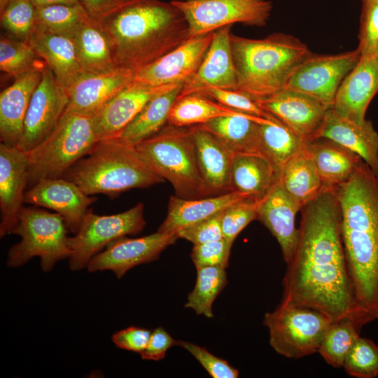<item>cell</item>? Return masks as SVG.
I'll use <instances>...</instances> for the list:
<instances>
[{"label": "cell", "instance_id": "cell-55", "mask_svg": "<svg viewBox=\"0 0 378 378\" xmlns=\"http://www.w3.org/2000/svg\"><path fill=\"white\" fill-rule=\"evenodd\" d=\"M375 59H377V62H378V52L376 54V55L374 56Z\"/></svg>", "mask_w": 378, "mask_h": 378}, {"label": "cell", "instance_id": "cell-18", "mask_svg": "<svg viewBox=\"0 0 378 378\" xmlns=\"http://www.w3.org/2000/svg\"><path fill=\"white\" fill-rule=\"evenodd\" d=\"M181 85L150 86L132 81L92 116L98 141L118 136L152 99Z\"/></svg>", "mask_w": 378, "mask_h": 378}, {"label": "cell", "instance_id": "cell-43", "mask_svg": "<svg viewBox=\"0 0 378 378\" xmlns=\"http://www.w3.org/2000/svg\"><path fill=\"white\" fill-rule=\"evenodd\" d=\"M260 202L244 198L232 204L222 212L221 228L224 239L234 243L239 234L251 221L257 219Z\"/></svg>", "mask_w": 378, "mask_h": 378}, {"label": "cell", "instance_id": "cell-30", "mask_svg": "<svg viewBox=\"0 0 378 378\" xmlns=\"http://www.w3.org/2000/svg\"><path fill=\"white\" fill-rule=\"evenodd\" d=\"M276 120L274 117L266 118L242 113L216 118L197 125L214 134L234 154L261 153L260 125L273 124Z\"/></svg>", "mask_w": 378, "mask_h": 378}, {"label": "cell", "instance_id": "cell-39", "mask_svg": "<svg viewBox=\"0 0 378 378\" xmlns=\"http://www.w3.org/2000/svg\"><path fill=\"white\" fill-rule=\"evenodd\" d=\"M88 16L81 5L55 4L38 6L36 7L34 29L72 37Z\"/></svg>", "mask_w": 378, "mask_h": 378}, {"label": "cell", "instance_id": "cell-6", "mask_svg": "<svg viewBox=\"0 0 378 378\" xmlns=\"http://www.w3.org/2000/svg\"><path fill=\"white\" fill-rule=\"evenodd\" d=\"M135 146L153 172L172 184L177 197L192 200L211 195L199 168L190 127L167 124Z\"/></svg>", "mask_w": 378, "mask_h": 378}, {"label": "cell", "instance_id": "cell-47", "mask_svg": "<svg viewBox=\"0 0 378 378\" xmlns=\"http://www.w3.org/2000/svg\"><path fill=\"white\" fill-rule=\"evenodd\" d=\"M178 346L192 354L214 378H237L239 370L231 366L227 361L216 357L205 348L185 341H178Z\"/></svg>", "mask_w": 378, "mask_h": 378}, {"label": "cell", "instance_id": "cell-3", "mask_svg": "<svg viewBox=\"0 0 378 378\" xmlns=\"http://www.w3.org/2000/svg\"><path fill=\"white\" fill-rule=\"evenodd\" d=\"M100 22L111 41L116 66L134 71L190 38L183 13L171 1L131 4Z\"/></svg>", "mask_w": 378, "mask_h": 378}, {"label": "cell", "instance_id": "cell-17", "mask_svg": "<svg viewBox=\"0 0 378 378\" xmlns=\"http://www.w3.org/2000/svg\"><path fill=\"white\" fill-rule=\"evenodd\" d=\"M255 102L304 141L313 136L331 107L307 94L288 89Z\"/></svg>", "mask_w": 378, "mask_h": 378}, {"label": "cell", "instance_id": "cell-28", "mask_svg": "<svg viewBox=\"0 0 378 378\" xmlns=\"http://www.w3.org/2000/svg\"><path fill=\"white\" fill-rule=\"evenodd\" d=\"M304 150L314 164L326 188H334L347 181L364 162L353 151L323 137L305 141Z\"/></svg>", "mask_w": 378, "mask_h": 378}, {"label": "cell", "instance_id": "cell-8", "mask_svg": "<svg viewBox=\"0 0 378 378\" xmlns=\"http://www.w3.org/2000/svg\"><path fill=\"white\" fill-rule=\"evenodd\" d=\"M68 231L59 214L24 206L12 231L21 237V241L10 248L7 265L18 267L37 256L42 270L49 272L56 262L70 256Z\"/></svg>", "mask_w": 378, "mask_h": 378}, {"label": "cell", "instance_id": "cell-11", "mask_svg": "<svg viewBox=\"0 0 378 378\" xmlns=\"http://www.w3.org/2000/svg\"><path fill=\"white\" fill-rule=\"evenodd\" d=\"M184 15L190 38L235 23L263 27L270 20L272 4L270 0H172Z\"/></svg>", "mask_w": 378, "mask_h": 378}, {"label": "cell", "instance_id": "cell-2", "mask_svg": "<svg viewBox=\"0 0 378 378\" xmlns=\"http://www.w3.org/2000/svg\"><path fill=\"white\" fill-rule=\"evenodd\" d=\"M341 209L347 268L360 312L378 319V172L363 162L346 182L332 188Z\"/></svg>", "mask_w": 378, "mask_h": 378}, {"label": "cell", "instance_id": "cell-19", "mask_svg": "<svg viewBox=\"0 0 378 378\" xmlns=\"http://www.w3.org/2000/svg\"><path fill=\"white\" fill-rule=\"evenodd\" d=\"M27 153L17 146L0 144V237L12 234L24 206L27 188Z\"/></svg>", "mask_w": 378, "mask_h": 378}, {"label": "cell", "instance_id": "cell-24", "mask_svg": "<svg viewBox=\"0 0 378 378\" xmlns=\"http://www.w3.org/2000/svg\"><path fill=\"white\" fill-rule=\"evenodd\" d=\"M318 137L330 139L353 151L378 172V132L370 120L357 123L338 115L330 107L312 138Z\"/></svg>", "mask_w": 378, "mask_h": 378}, {"label": "cell", "instance_id": "cell-56", "mask_svg": "<svg viewBox=\"0 0 378 378\" xmlns=\"http://www.w3.org/2000/svg\"><path fill=\"white\" fill-rule=\"evenodd\" d=\"M361 1H364V0H361Z\"/></svg>", "mask_w": 378, "mask_h": 378}, {"label": "cell", "instance_id": "cell-7", "mask_svg": "<svg viewBox=\"0 0 378 378\" xmlns=\"http://www.w3.org/2000/svg\"><path fill=\"white\" fill-rule=\"evenodd\" d=\"M98 141L92 116L66 109L50 135L27 152V190L41 180L63 177Z\"/></svg>", "mask_w": 378, "mask_h": 378}, {"label": "cell", "instance_id": "cell-38", "mask_svg": "<svg viewBox=\"0 0 378 378\" xmlns=\"http://www.w3.org/2000/svg\"><path fill=\"white\" fill-rule=\"evenodd\" d=\"M361 328L350 318L333 321L325 333L318 353L332 367H343L349 351L360 336Z\"/></svg>", "mask_w": 378, "mask_h": 378}, {"label": "cell", "instance_id": "cell-21", "mask_svg": "<svg viewBox=\"0 0 378 378\" xmlns=\"http://www.w3.org/2000/svg\"><path fill=\"white\" fill-rule=\"evenodd\" d=\"M231 27L226 26L215 31L199 69L183 84L178 97L210 86L235 89L237 78L230 44Z\"/></svg>", "mask_w": 378, "mask_h": 378}, {"label": "cell", "instance_id": "cell-15", "mask_svg": "<svg viewBox=\"0 0 378 378\" xmlns=\"http://www.w3.org/2000/svg\"><path fill=\"white\" fill-rule=\"evenodd\" d=\"M215 31L192 37L156 61L134 71L133 81L150 86L183 84L199 69Z\"/></svg>", "mask_w": 378, "mask_h": 378}, {"label": "cell", "instance_id": "cell-32", "mask_svg": "<svg viewBox=\"0 0 378 378\" xmlns=\"http://www.w3.org/2000/svg\"><path fill=\"white\" fill-rule=\"evenodd\" d=\"M71 38L84 73H105L118 67L111 41L100 22L88 16Z\"/></svg>", "mask_w": 378, "mask_h": 378}, {"label": "cell", "instance_id": "cell-13", "mask_svg": "<svg viewBox=\"0 0 378 378\" xmlns=\"http://www.w3.org/2000/svg\"><path fill=\"white\" fill-rule=\"evenodd\" d=\"M69 102L66 88L58 83L46 64L30 100L17 146L27 153L44 141L56 127Z\"/></svg>", "mask_w": 378, "mask_h": 378}, {"label": "cell", "instance_id": "cell-53", "mask_svg": "<svg viewBox=\"0 0 378 378\" xmlns=\"http://www.w3.org/2000/svg\"><path fill=\"white\" fill-rule=\"evenodd\" d=\"M11 0H0V13H2L4 10L8 6Z\"/></svg>", "mask_w": 378, "mask_h": 378}, {"label": "cell", "instance_id": "cell-40", "mask_svg": "<svg viewBox=\"0 0 378 378\" xmlns=\"http://www.w3.org/2000/svg\"><path fill=\"white\" fill-rule=\"evenodd\" d=\"M26 41L1 36L0 69L17 78L34 68L45 64Z\"/></svg>", "mask_w": 378, "mask_h": 378}, {"label": "cell", "instance_id": "cell-45", "mask_svg": "<svg viewBox=\"0 0 378 378\" xmlns=\"http://www.w3.org/2000/svg\"><path fill=\"white\" fill-rule=\"evenodd\" d=\"M194 93L204 95L238 111L266 118L274 117L260 108L255 100L250 97L236 90L210 86L200 89Z\"/></svg>", "mask_w": 378, "mask_h": 378}, {"label": "cell", "instance_id": "cell-51", "mask_svg": "<svg viewBox=\"0 0 378 378\" xmlns=\"http://www.w3.org/2000/svg\"><path fill=\"white\" fill-rule=\"evenodd\" d=\"M88 15L101 22L127 6V0H79Z\"/></svg>", "mask_w": 378, "mask_h": 378}, {"label": "cell", "instance_id": "cell-25", "mask_svg": "<svg viewBox=\"0 0 378 378\" xmlns=\"http://www.w3.org/2000/svg\"><path fill=\"white\" fill-rule=\"evenodd\" d=\"M45 64L15 78L0 94L1 141L17 146L23 130L25 115L32 94L38 86Z\"/></svg>", "mask_w": 378, "mask_h": 378}, {"label": "cell", "instance_id": "cell-50", "mask_svg": "<svg viewBox=\"0 0 378 378\" xmlns=\"http://www.w3.org/2000/svg\"><path fill=\"white\" fill-rule=\"evenodd\" d=\"M177 344L178 341L163 328L158 327L151 332L146 349L140 354L144 360H160L164 358L169 349Z\"/></svg>", "mask_w": 378, "mask_h": 378}, {"label": "cell", "instance_id": "cell-22", "mask_svg": "<svg viewBox=\"0 0 378 378\" xmlns=\"http://www.w3.org/2000/svg\"><path fill=\"white\" fill-rule=\"evenodd\" d=\"M377 92L378 62L374 57H360L342 81L331 107L338 115L363 123L367 108Z\"/></svg>", "mask_w": 378, "mask_h": 378}, {"label": "cell", "instance_id": "cell-5", "mask_svg": "<svg viewBox=\"0 0 378 378\" xmlns=\"http://www.w3.org/2000/svg\"><path fill=\"white\" fill-rule=\"evenodd\" d=\"M88 195L114 198L134 188H147L164 182L155 174L136 146L119 136L99 141L92 151L64 174Z\"/></svg>", "mask_w": 378, "mask_h": 378}, {"label": "cell", "instance_id": "cell-54", "mask_svg": "<svg viewBox=\"0 0 378 378\" xmlns=\"http://www.w3.org/2000/svg\"><path fill=\"white\" fill-rule=\"evenodd\" d=\"M144 1H147V0H127V2L129 6L131 4H134Z\"/></svg>", "mask_w": 378, "mask_h": 378}, {"label": "cell", "instance_id": "cell-36", "mask_svg": "<svg viewBox=\"0 0 378 378\" xmlns=\"http://www.w3.org/2000/svg\"><path fill=\"white\" fill-rule=\"evenodd\" d=\"M304 141L279 120L260 125V149L281 173L286 162L304 148Z\"/></svg>", "mask_w": 378, "mask_h": 378}, {"label": "cell", "instance_id": "cell-41", "mask_svg": "<svg viewBox=\"0 0 378 378\" xmlns=\"http://www.w3.org/2000/svg\"><path fill=\"white\" fill-rule=\"evenodd\" d=\"M356 378L378 376V346L370 339L358 337L349 351L343 365Z\"/></svg>", "mask_w": 378, "mask_h": 378}, {"label": "cell", "instance_id": "cell-42", "mask_svg": "<svg viewBox=\"0 0 378 378\" xmlns=\"http://www.w3.org/2000/svg\"><path fill=\"white\" fill-rule=\"evenodd\" d=\"M36 19V6L31 0H11L1 13L2 27L16 39L27 41Z\"/></svg>", "mask_w": 378, "mask_h": 378}, {"label": "cell", "instance_id": "cell-1", "mask_svg": "<svg viewBox=\"0 0 378 378\" xmlns=\"http://www.w3.org/2000/svg\"><path fill=\"white\" fill-rule=\"evenodd\" d=\"M297 247L286 264L281 307L318 311L332 321L370 323L359 309L348 272L341 230V209L332 188H323L300 209Z\"/></svg>", "mask_w": 378, "mask_h": 378}, {"label": "cell", "instance_id": "cell-23", "mask_svg": "<svg viewBox=\"0 0 378 378\" xmlns=\"http://www.w3.org/2000/svg\"><path fill=\"white\" fill-rule=\"evenodd\" d=\"M302 207L280 181L258 205L257 219L276 239L286 264L291 260L297 247L299 231L295 227V217Z\"/></svg>", "mask_w": 378, "mask_h": 378}, {"label": "cell", "instance_id": "cell-10", "mask_svg": "<svg viewBox=\"0 0 378 378\" xmlns=\"http://www.w3.org/2000/svg\"><path fill=\"white\" fill-rule=\"evenodd\" d=\"M145 225L142 202L113 215H97L90 209L78 232L74 237H69V268L74 271L86 268L89 261L112 241L123 236L136 234Z\"/></svg>", "mask_w": 378, "mask_h": 378}, {"label": "cell", "instance_id": "cell-29", "mask_svg": "<svg viewBox=\"0 0 378 378\" xmlns=\"http://www.w3.org/2000/svg\"><path fill=\"white\" fill-rule=\"evenodd\" d=\"M281 173L260 153H237L231 167L232 190L261 201L280 181Z\"/></svg>", "mask_w": 378, "mask_h": 378}, {"label": "cell", "instance_id": "cell-9", "mask_svg": "<svg viewBox=\"0 0 378 378\" xmlns=\"http://www.w3.org/2000/svg\"><path fill=\"white\" fill-rule=\"evenodd\" d=\"M333 321L323 313L304 307L277 306L267 312L263 324L269 330V342L279 355L299 359L317 353Z\"/></svg>", "mask_w": 378, "mask_h": 378}, {"label": "cell", "instance_id": "cell-44", "mask_svg": "<svg viewBox=\"0 0 378 378\" xmlns=\"http://www.w3.org/2000/svg\"><path fill=\"white\" fill-rule=\"evenodd\" d=\"M362 1L357 49L360 57H372L378 52V0Z\"/></svg>", "mask_w": 378, "mask_h": 378}, {"label": "cell", "instance_id": "cell-26", "mask_svg": "<svg viewBox=\"0 0 378 378\" xmlns=\"http://www.w3.org/2000/svg\"><path fill=\"white\" fill-rule=\"evenodd\" d=\"M190 127L195 138L199 168L211 194L232 191L231 167L234 153L200 126Z\"/></svg>", "mask_w": 378, "mask_h": 378}, {"label": "cell", "instance_id": "cell-48", "mask_svg": "<svg viewBox=\"0 0 378 378\" xmlns=\"http://www.w3.org/2000/svg\"><path fill=\"white\" fill-rule=\"evenodd\" d=\"M223 211L178 230L176 231L178 237L186 239L194 245L223 239V235L221 228Z\"/></svg>", "mask_w": 378, "mask_h": 378}, {"label": "cell", "instance_id": "cell-46", "mask_svg": "<svg viewBox=\"0 0 378 378\" xmlns=\"http://www.w3.org/2000/svg\"><path fill=\"white\" fill-rule=\"evenodd\" d=\"M233 243L223 238L220 240L194 245L190 254L197 270L209 266L228 267Z\"/></svg>", "mask_w": 378, "mask_h": 378}, {"label": "cell", "instance_id": "cell-49", "mask_svg": "<svg viewBox=\"0 0 378 378\" xmlns=\"http://www.w3.org/2000/svg\"><path fill=\"white\" fill-rule=\"evenodd\" d=\"M151 332L146 328L130 326L115 332L111 340L118 348L141 354L146 349Z\"/></svg>", "mask_w": 378, "mask_h": 378}, {"label": "cell", "instance_id": "cell-14", "mask_svg": "<svg viewBox=\"0 0 378 378\" xmlns=\"http://www.w3.org/2000/svg\"><path fill=\"white\" fill-rule=\"evenodd\" d=\"M178 238L176 232L159 231L138 238L123 236L112 241L104 251L94 255L86 268L89 272L111 270L120 279L135 266L157 260Z\"/></svg>", "mask_w": 378, "mask_h": 378}, {"label": "cell", "instance_id": "cell-20", "mask_svg": "<svg viewBox=\"0 0 378 378\" xmlns=\"http://www.w3.org/2000/svg\"><path fill=\"white\" fill-rule=\"evenodd\" d=\"M134 71L117 67L100 74L83 73L68 88L69 104L74 112L93 116L134 79Z\"/></svg>", "mask_w": 378, "mask_h": 378}, {"label": "cell", "instance_id": "cell-16", "mask_svg": "<svg viewBox=\"0 0 378 378\" xmlns=\"http://www.w3.org/2000/svg\"><path fill=\"white\" fill-rule=\"evenodd\" d=\"M97 197L88 195L64 177L43 179L27 189L24 202L52 209L64 219L69 231L76 234Z\"/></svg>", "mask_w": 378, "mask_h": 378}, {"label": "cell", "instance_id": "cell-4", "mask_svg": "<svg viewBox=\"0 0 378 378\" xmlns=\"http://www.w3.org/2000/svg\"><path fill=\"white\" fill-rule=\"evenodd\" d=\"M230 44L237 78L234 90L253 100L283 90L295 68L312 54L306 44L284 33L260 39L230 34Z\"/></svg>", "mask_w": 378, "mask_h": 378}, {"label": "cell", "instance_id": "cell-35", "mask_svg": "<svg viewBox=\"0 0 378 378\" xmlns=\"http://www.w3.org/2000/svg\"><path fill=\"white\" fill-rule=\"evenodd\" d=\"M211 99L197 93L177 97L168 116L167 124L177 127H191L212 119L241 114Z\"/></svg>", "mask_w": 378, "mask_h": 378}, {"label": "cell", "instance_id": "cell-33", "mask_svg": "<svg viewBox=\"0 0 378 378\" xmlns=\"http://www.w3.org/2000/svg\"><path fill=\"white\" fill-rule=\"evenodd\" d=\"M182 86L178 85L152 99L118 136L135 145L158 132L167 124L169 111Z\"/></svg>", "mask_w": 378, "mask_h": 378}, {"label": "cell", "instance_id": "cell-12", "mask_svg": "<svg viewBox=\"0 0 378 378\" xmlns=\"http://www.w3.org/2000/svg\"><path fill=\"white\" fill-rule=\"evenodd\" d=\"M360 58L357 48L333 55L312 53L295 68L284 89L303 93L332 106L342 81Z\"/></svg>", "mask_w": 378, "mask_h": 378}, {"label": "cell", "instance_id": "cell-37", "mask_svg": "<svg viewBox=\"0 0 378 378\" xmlns=\"http://www.w3.org/2000/svg\"><path fill=\"white\" fill-rule=\"evenodd\" d=\"M197 272L195 286L188 294L185 307L192 309L197 315L212 318V304L227 284L225 268L209 266Z\"/></svg>", "mask_w": 378, "mask_h": 378}, {"label": "cell", "instance_id": "cell-27", "mask_svg": "<svg viewBox=\"0 0 378 378\" xmlns=\"http://www.w3.org/2000/svg\"><path fill=\"white\" fill-rule=\"evenodd\" d=\"M26 42L65 88H69L84 73L71 37L34 29Z\"/></svg>", "mask_w": 378, "mask_h": 378}, {"label": "cell", "instance_id": "cell-31", "mask_svg": "<svg viewBox=\"0 0 378 378\" xmlns=\"http://www.w3.org/2000/svg\"><path fill=\"white\" fill-rule=\"evenodd\" d=\"M244 198L249 197L236 190L192 200L172 195L169 200L167 214L158 231L176 232L186 226L210 218Z\"/></svg>", "mask_w": 378, "mask_h": 378}, {"label": "cell", "instance_id": "cell-34", "mask_svg": "<svg viewBox=\"0 0 378 378\" xmlns=\"http://www.w3.org/2000/svg\"><path fill=\"white\" fill-rule=\"evenodd\" d=\"M280 182L302 206L316 197L323 188L321 176L304 148L284 165Z\"/></svg>", "mask_w": 378, "mask_h": 378}, {"label": "cell", "instance_id": "cell-52", "mask_svg": "<svg viewBox=\"0 0 378 378\" xmlns=\"http://www.w3.org/2000/svg\"><path fill=\"white\" fill-rule=\"evenodd\" d=\"M33 4L36 6H43L55 4H65V5H81L79 0H31Z\"/></svg>", "mask_w": 378, "mask_h": 378}]
</instances>
